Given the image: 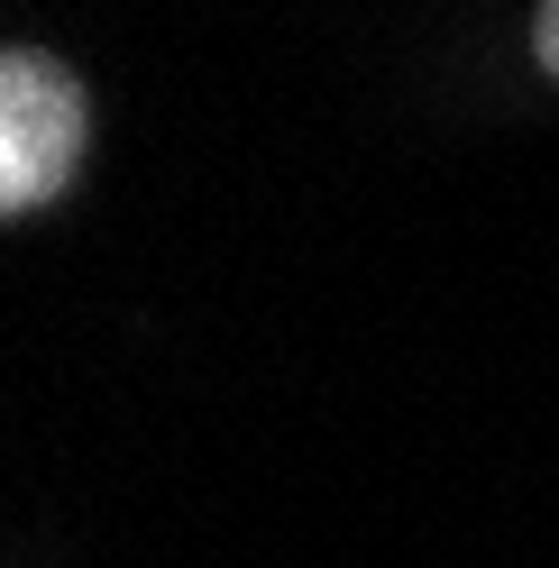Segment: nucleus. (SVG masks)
<instances>
[{"label":"nucleus","mask_w":559,"mask_h":568,"mask_svg":"<svg viewBox=\"0 0 559 568\" xmlns=\"http://www.w3.org/2000/svg\"><path fill=\"white\" fill-rule=\"evenodd\" d=\"M74 156H83V83L55 55L10 47L0 55V211L55 202Z\"/></svg>","instance_id":"nucleus-1"},{"label":"nucleus","mask_w":559,"mask_h":568,"mask_svg":"<svg viewBox=\"0 0 559 568\" xmlns=\"http://www.w3.org/2000/svg\"><path fill=\"white\" fill-rule=\"evenodd\" d=\"M532 55L559 74V0H541V19H532Z\"/></svg>","instance_id":"nucleus-2"}]
</instances>
